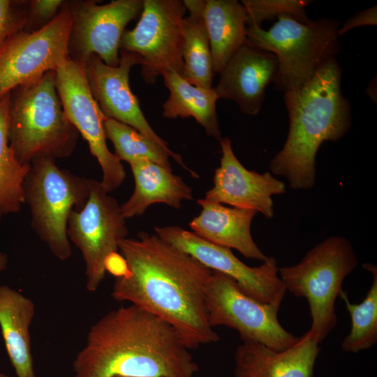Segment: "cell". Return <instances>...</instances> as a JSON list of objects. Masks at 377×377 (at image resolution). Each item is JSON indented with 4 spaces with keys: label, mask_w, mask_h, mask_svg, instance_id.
<instances>
[{
    "label": "cell",
    "mask_w": 377,
    "mask_h": 377,
    "mask_svg": "<svg viewBox=\"0 0 377 377\" xmlns=\"http://www.w3.org/2000/svg\"><path fill=\"white\" fill-rule=\"evenodd\" d=\"M220 166L215 170L214 186L205 199L233 207L260 212L267 219L274 216L272 196L286 192L285 184L271 172L260 174L247 170L236 157L228 138L219 141Z\"/></svg>",
    "instance_id": "16"
},
{
    "label": "cell",
    "mask_w": 377,
    "mask_h": 377,
    "mask_svg": "<svg viewBox=\"0 0 377 377\" xmlns=\"http://www.w3.org/2000/svg\"><path fill=\"white\" fill-rule=\"evenodd\" d=\"M277 19L268 30L246 27V40L251 45L276 56L278 70L273 82L284 92L303 86L325 61L338 54L339 23L327 18L302 23L288 15Z\"/></svg>",
    "instance_id": "6"
},
{
    "label": "cell",
    "mask_w": 377,
    "mask_h": 377,
    "mask_svg": "<svg viewBox=\"0 0 377 377\" xmlns=\"http://www.w3.org/2000/svg\"><path fill=\"white\" fill-rule=\"evenodd\" d=\"M35 313L30 298L8 286H0V327L17 377H36L30 334Z\"/></svg>",
    "instance_id": "21"
},
{
    "label": "cell",
    "mask_w": 377,
    "mask_h": 377,
    "mask_svg": "<svg viewBox=\"0 0 377 377\" xmlns=\"http://www.w3.org/2000/svg\"><path fill=\"white\" fill-rule=\"evenodd\" d=\"M362 267L373 276V281L364 300L358 304L350 302L346 292L339 295L345 303L351 319L349 334L341 343L346 353H357L374 346L377 342V268L370 263Z\"/></svg>",
    "instance_id": "27"
},
{
    "label": "cell",
    "mask_w": 377,
    "mask_h": 377,
    "mask_svg": "<svg viewBox=\"0 0 377 377\" xmlns=\"http://www.w3.org/2000/svg\"><path fill=\"white\" fill-rule=\"evenodd\" d=\"M117 66L105 64L97 55L91 54L84 65L91 94L103 114L127 124L170 151L168 143L151 127L140 107L138 98L129 85V73L141 59L135 53L119 50Z\"/></svg>",
    "instance_id": "15"
},
{
    "label": "cell",
    "mask_w": 377,
    "mask_h": 377,
    "mask_svg": "<svg viewBox=\"0 0 377 377\" xmlns=\"http://www.w3.org/2000/svg\"><path fill=\"white\" fill-rule=\"evenodd\" d=\"M186 10L181 0H143L136 26L124 31L120 49L140 56L141 75L146 83L154 84L169 71L182 75Z\"/></svg>",
    "instance_id": "8"
},
{
    "label": "cell",
    "mask_w": 377,
    "mask_h": 377,
    "mask_svg": "<svg viewBox=\"0 0 377 377\" xmlns=\"http://www.w3.org/2000/svg\"><path fill=\"white\" fill-rule=\"evenodd\" d=\"M189 15L183 20L182 76L188 83L212 88L214 77L209 36L202 15L205 0H183Z\"/></svg>",
    "instance_id": "24"
},
{
    "label": "cell",
    "mask_w": 377,
    "mask_h": 377,
    "mask_svg": "<svg viewBox=\"0 0 377 377\" xmlns=\"http://www.w3.org/2000/svg\"><path fill=\"white\" fill-rule=\"evenodd\" d=\"M106 138L113 144L114 155L121 162L128 164L135 161L148 160L171 169L169 158L172 157L193 177L198 174L186 166L181 156L166 150L133 127L105 117L103 121Z\"/></svg>",
    "instance_id": "25"
},
{
    "label": "cell",
    "mask_w": 377,
    "mask_h": 377,
    "mask_svg": "<svg viewBox=\"0 0 377 377\" xmlns=\"http://www.w3.org/2000/svg\"><path fill=\"white\" fill-rule=\"evenodd\" d=\"M200 213L189 223L193 232L212 244L234 249L247 258L265 261V256L253 239L251 224L257 212L228 207L198 199Z\"/></svg>",
    "instance_id": "19"
},
{
    "label": "cell",
    "mask_w": 377,
    "mask_h": 377,
    "mask_svg": "<svg viewBox=\"0 0 377 377\" xmlns=\"http://www.w3.org/2000/svg\"><path fill=\"white\" fill-rule=\"evenodd\" d=\"M154 230L160 238L207 268L232 279L246 295L280 307L286 290L274 257H268L260 266L250 267L238 259L230 249L207 242L180 226H158Z\"/></svg>",
    "instance_id": "13"
},
{
    "label": "cell",
    "mask_w": 377,
    "mask_h": 377,
    "mask_svg": "<svg viewBox=\"0 0 377 377\" xmlns=\"http://www.w3.org/2000/svg\"><path fill=\"white\" fill-rule=\"evenodd\" d=\"M341 80V69L333 57L303 86L284 91L289 130L269 168L273 174L285 177L293 189L313 188L320 145L341 139L350 127L351 110L342 94Z\"/></svg>",
    "instance_id": "3"
},
{
    "label": "cell",
    "mask_w": 377,
    "mask_h": 377,
    "mask_svg": "<svg viewBox=\"0 0 377 377\" xmlns=\"http://www.w3.org/2000/svg\"><path fill=\"white\" fill-rule=\"evenodd\" d=\"M96 180L59 168L56 160L34 161L23 182L32 228L57 259L72 256L67 235L69 216L86 204Z\"/></svg>",
    "instance_id": "7"
},
{
    "label": "cell",
    "mask_w": 377,
    "mask_h": 377,
    "mask_svg": "<svg viewBox=\"0 0 377 377\" xmlns=\"http://www.w3.org/2000/svg\"><path fill=\"white\" fill-rule=\"evenodd\" d=\"M202 15L206 25L214 73L222 71L236 51L247 42V15L236 0H205Z\"/></svg>",
    "instance_id": "22"
},
{
    "label": "cell",
    "mask_w": 377,
    "mask_h": 377,
    "mask_svg": "<svg viewBox=\"0 0 377 377\" xmlns=\"http://www.w3.org/2000/svg\"><path fill=\"white\" fill-rule=\"evenodd\" d=\"M205 303L211 326L232 328L243 341L258 342L282 350L300 339V337L290 333L279 323L280 307L246 295L224 274L212 271L206 288Z\"/></svg>",
    "instance_id": "9"
},
{
    "label": "cell",
    "mask_w": 377,
    "mask_h": 377,
    "mask_svg": "<svg viewBox=\"0 0 377 377\" xmlns=\"http://www.w3.org/2000/svg\"><path fill=\"white\" fill-rule=\"evenodd\" d=\"M306 332L293 346L276 350L245 341L235 352L236 377H313L320 348Z\"/></svg>",
    "instance_id": "18"
},
{
    "label": "cell",
    "mask_w": 377,
    "mask_h": 377,
    "mask_svg": "<svg viewBox=\"0 0 377 377\" xmlns=\"http://www.w3.org/2000/svg\"><path fill=\"white\" fill-rule=\"evenodd\" d=\"M377 8L374 6L360 11L347 20L337 31L338 36H341L352 29L367 25H376Z\"/></svg>",
    "instance_id": "31"
},
{
    "label": "cell",
    "mask_w": 377,
    "mask_h": 377,
    "mask_svg": "<svg viewBox=\"0 0 377 377\" xmlns=\"http://www.w3.org/2000/svg\"><path fill=\"white\" fill-rule=\"evenodd\" d=\"M79 135L58 95L54 71L10 92L8 140L21 163L68 157L74 151Z\"/></svg>",
    "instance_id": "4"
},
{
    "label": "cell",
    "mask_w": 377,
    "mask_h": 377,
    "mask_svg": "<svg viewBox=\"0 0 377 377\" xmlns=\"http://www.w3.org/2000/svg\"><path fill=\"white\" fill-rule=\"evenodd\" d=\"M0 377H10L3 373H0Z\"/></svg>",
    "instance_id": "34"
},
{
    "label": "cell",
    "mask_w": 377,
    "mask_h": 377,
    "mask_svg": "<svg viewBox=\"0 0 377 377\" xmlns=\"http://www.w3.org/2000/svg\"><path fill=\"white\" fill-rule=\"evenodd\" d=\"M105 269L106 272H109L116 278L121 277L127 272L126 262L119 251L114 252L106 258Z\"/></svg>",
    "instance_id": "32"
},
{
    "label": "cell",
    "mask_w": 377,
    "mask_h": 377,
    "mask_svg": "<svg viewBox=\"0 0 377 377\" xmlns=\"http://www.w3.org/2000/svg\"><path fill=\"white\" fill-rule=\"evenodd\" d=\"M2 214L0 213V220L1 219ZM8 265V256L0 251V273L3 271Z\"/></svg>",
    "instance_id": "33"
},
{
    "label": "cell",
    "mask_w": 377,
    "mask_h": 377,
    "mask_svg": "<svg viewBox=\"0 0 377 377\" xmlns=\"http://www.w3.org/2000/svg\"><path fill=\"white\" fill-rule=\"evenodd\" d=\"M357 263L350 241L333 236L309 250L298 263L279 267L286 290L307 300L311 324L306 333L318 343L337 326L336 300Z\"/></svg>",
    "instance_id": "5"
},
{
    "label": "cell",
    "mask_w": 377,
    "mask_h": 377,
    "mask_svg": "<svg viewBox=\"0 0 377 377\" xmlns=\"http://www.w3.org/2000/svg\"><path fill=\"white\" fill-rule=\"evenodd\" d=\"M10 93L0 97V213L19 212L24 205L23 182L30 165L21 163L8 140Z\"/></svg>",
    "instance_id": "26"
},
{
    "label": "cell",
    "mask_w": 377,
    "mask_h": 377,
    "mask_svg": "<svg viewBox=\"0 0 377 377\" xmlns=\"http://www.w3.org/2000/svg\"><path fill=\"white\" fill-rule=\"evenodd\" d=\"M119 252L127 272L114 282V300L131 302L165 320L189 349L219 340L205 303L212 270L156 234L143 231L124 239Z\"/></svg>",
    "instance_id": "1"
},
{
    "label": "cell",
    "mask_w": 377,
    "mask_h": 377,
    "mask_svg": "<svg viewBox=\"0 0 377 377\" xmlns=\"http://www.w3.org/2000/svg\"><path fill=\"white\" fill-rule=\"evenodd\" d=\"M96 181L85 205L69 216L67 235L80 251L87 291H96L106 274L105 262L127 237L128 229L121 205Z\"/></svg>",
    "instance_id": "10"
},
{
    "label": "cell",
    "mask_w": 377,
    "mask_h": 377,
    "mask_svg": "<svg viewBox=\"0 0 377 377\" xmlns=\"http://www.w3.org/2000/svg\"><path fill=\"white\" fill-rule=\"evenodd\" d=\"M65 3L71 15L70 59L84 66L96 54L108 66H117L122 34L141 13L143 0H114L103 5L83 0Z\"/></svg>",
    "instance_id": "12"
},
{
    "label": "cell",
    "mask_w": 377,
    "mask_h": 377,
    "mask_svg": "<svg viewBox=\"0 0 377 377\" xmlns=\"http://www.w3.org/2000/svg\"><path fill=\"white\" fill-rule=\"evenodd\" d=\"M189 350L170 324L131 304L91 325L73 377H193L199 368Z\"/></svg>",
    "instance_id": "2"
},
{
    "label": "cell",
    "mask_w": 377,
    "mask_h": 377,
    "mask_svg": "<svg viewBox=\"0 0 377 377\" xmlns=\"http://www.w3.org/2000/svg\"><path fill=\"white\" fill-rule=\"evenodd\" d=\"M28 1L0 0V44L24 30L27 22Z\"/></svg>",
    "instance_id": "29"
},
{
    "label": "cell",
    "mask_w": 377,
    "mask_h": 377,
    "mask_svg": "<svg viewBox=\"0 0 377 377\" xmlns=\"http://www.w3.org/2000/svg\"><path fill=\"white\" fill-rule=\"evenodd\" d=\"M162 76L170 91L163 104V116L168 119L193 117L208 137L219 142L222 137L216 107L219 98L214 88L193 85L173 71L164 72Z\"/></svg>",
    "instance_id": "23"
},
{
    "label": "cell",
    "mask_w": 377,
    "mask_h": 377,
    "mask_svg": "<svg viewBox=\"0 0 377 377\" xmlns=\"http://www.w3.org/2000/svg\"><path fill=\"white\" fill-rule=\"evenodd\" d=\"M129 165L135 188L131 197L121 205L126 219L142 215L155 203L179 209L184 200H192L191 188L171 169L148 160L135 161Z\"/></svg>",
    "instance_id": "20"
},
{
    "label": "cell",
    "mask_w": 377,
    "mask_h": 377,
    "mask_svg": "<svg viewBox=\"0 0 377 377\" xmlns=\"http://www.w3.org/2000/svg\"><path fill=\"white\" fill-rule=\"evenodd\" d=\"M277 70L273 53L246 42L220 72L214 90L219 98L232 100L243 113L256 115L263 105L265 88L274 81Z\"/></svg>",
    "instance_id": "17"
},
{
    "label": "cell",
    "mask_w": 377,
    "mask_h": 377,
    "mask_svg": "<svg viewBox=\"0 0 377 377\" xmlns=\"http://www.w3.org/2000/svg\"><path fill=\"white\" fill-rule=\"evenodd\" d=\"M71 15L65 1L57 16L34 31L22 30L0 44V97L56 71L69 58Z\"/></svg>",
    "instance_id": "11"
},
{
    "label": "cell",
    "mask_w": 377,
    "mask_h": 377,
    "mask_svg": "<svg viewBox=\"0 0 377 377\" xmlns=\"http://www.w3.org/2000/svg\"><path fill=\"white\" fill-rule=\"evenodd\" d=\"M308 0H243L246 15V25L261 27L265 20L278 18L288 15L302 23H308L310 20L305 8L311 3Z\"/></svg>",
    "instance_id": "28"
},
{
    "label": "cell",
    "mask_w": 377,
    "mask_h": 377,
    "mask_svg": "<svg viewBox=\"0 0 377 377\" xmlns=\"http://www.w3.org/2000/svg\"><path fill=\"white\" fill-rule=\"evenodd\" d=\"M55 83L69 121L87 141L101 168L103 186L108 193L114 191L123 183L126 172L107 145L105 116L91 94L84 66L68 59L55 71Z\"/></svg>",
    "instance_id": "14"
},
{
    "label": "cell",
    "mask_w": 377,
    "mask_h": 377,
    "mask_svg": "<svg viewBox=\"0 0 377 377\" xmlns=\"http://www.w3.org/2000/svg\"><path fill=\"white\" fill-rule=\"evenodd\" d=\"M64 1L31 0L27 3V22L24 30L36 31L51 22L59 13Z\"/></svg>",
    "instance_id": "30"
}]
</instances>
